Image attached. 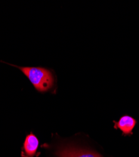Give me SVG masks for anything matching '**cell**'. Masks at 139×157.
<instances>
[{
    "label": "cell",
    "instance_id": "3",
    "mask_svg": "<svg viewBox=\"0 0 139 157\" xmlns=\"http://www.w3.org/2000/svg\"><path fill=\"white\" fill-rule=\"evenodd\" d=\"M40 146V141L36 135L31 132L24 138L21 149V157L38 156L40 153L38 152Z\"/></svg>",
    "mask_w": 139,
    "mask_h": 157
},
{
    "label": "cell",
    "instance_id": "2",
    "mask_svg": "<svg viewBox=\"0 0 139 157\" xmlns=\"http://www.w3.org/2000/svg\"><path fill=\"white\" fill-rule=\"evenodd\" d=\"M54 147L53 157H104L95 150L70 142H60Z\"/></svg>",
    "mask_w": 139,
    "mask_h": 157
},
{
    "label": "cell",
    "instance_id": "4",
    "mask_svg": "<svg viewBox=\"0 0 139 157\" xmlns=\"http://www.w3.org/2000/svg\"><path fill=\"white\" fill-rule=\"evenodd\" d=\"M113 123H114L113 128L120 129L123 136H130L133 134V129L137 124V121L130 116L124 115L118 121H113Z\"/></svg>",
    "mask_w": 139,
    "mask_h": 157
},
{
    "label": "cell",
    "instance_id": "1",
    "mask_svg": "<svg viewBox=\"0 0 139 157\" xmlns=\"http://www.w3.org/2000/svg\"><path fill=\"white\" fill-rule=\"evenodd\" d=\"M0 62L20 70L28 78L37 92L45 94L53 90L55 88L56 77L52 70L43 67L19 66L2 60Z\"/></svg>",
    "mask_w": 139,
    "mask_h": 157
}]
</instances>
